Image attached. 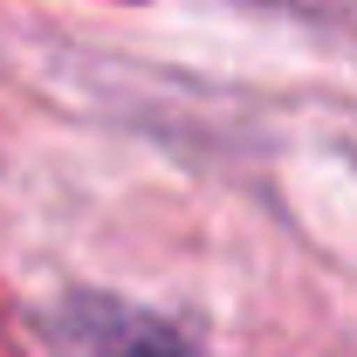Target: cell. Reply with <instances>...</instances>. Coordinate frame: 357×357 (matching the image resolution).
Wrapping results in <instances>:
<instances>
[{"label":"cell","mask_w":357,"mask_h":357,"mask_svg":"<svg viewBox=\"0 0 357 357\" xmlns=\"http://www.w3.org/2000/svg\"><path fill=\"white\" fill-rule=\"evenodd\" d=\"M110 357H199V351H192L185 337H172V330H158V323H137Z\"/></svg>","instance_id":"6da1fadb"}]
</instances>
